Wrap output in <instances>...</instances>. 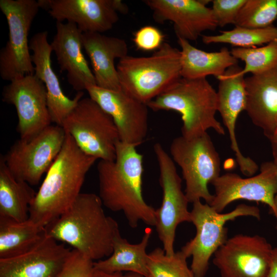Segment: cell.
Here are the masks:
<instances>
[{"mask_svg":"<svg viewBox=\"0 0 277 277\" xmlns=\"http://www.w3.org/2000/svg\"><path fill=\"white\" fill-rule=\"evenodd\" d=\"M136 148L118 141L115 159L98 162V196L108 209L122 212L131 228H136L140 222L155 226L156 209L144 199L143 155Z\"/></svg>","mask_w":277,"mask_h":277,"instance_id":"cell-1","label":"cell"},{"mask_svg":"<svg viewBox=\"0 0 277 277\" xmlns=\"http://www.w3.org/2000/svg\"><path fill=\"white\" fill-rule=\"evenodd\" d=\"M103 206L98 195L81 193L64 213L45 227L47 235L68 244L93 262L108 257L120 230Z\"/></svg>","mask_w":277,"mask_h":277,"instance_id":"cell-2","label":"cell"},{"mask_svg":"<svg viewBox=\"0 0 277 277\" xmlns=\"http://www.w3.org/2000/svg\"><path fill=\"white\" fill-rule=\"evenodd\" d=\"M96 160L83 152L66 133L63 147L30 205L29 219L45 227L64 213L81 193L86 174Z\"/></svg>","mask_w":277,"mask_h":277,"instance_id":"cell-3","label":"cell"},{"mask_svg":"<svg viewBox=\"0 0 277 277\" xmlns=\"http://www.w3.org/2000/svg\"><path fill=\"white\" fill-rule=\"evenodd\" d=\"M153 111L172 110L181 115L182 135L187 138L202 134L213 129L225 134L215 118L217 92L206 78L181 77L167 89L147 104Z\"/></svg>","mask_w":277,"mask_h":277,"instance_id":"cell-4","label":"cell"},{"mask_svg":"<svg viewBox=\"0 0 277 277\" xmlns=\"http://www.w3.org/2000/svg\"><path fill=\"white\" fill-rule=\"evenodd\" d=\"M121 91L147 104L181 76L180 50L164 42L151 55H127L116 66Z\"/></svg>","mask_w":277,"mask_h":277,"instance_id":"cell-5","label":"cell"},{"mask_svg":"<svg viewBox=\"0 0 277 277\" xmlns=\"http://www.w3.org/2000/svg\"><path fill=\"white\" fill-rule=\"evenodd\" d=\"M192 204L191 222L195 227L196 233L181 250L188 258L192 256L190 268L194 276L204 277L210 258L228 240L226 223L243 216H250L259 220L260 211L256 206L241 204L231 211L222 213L209 204L202 203L201 200Z\"/></svg>","mask_w":277,"mask_h":277,"instance_id":"cell-6","label":"cell"},{"mask_svg":"<svg viewBox=\"0 0 277 277\" xmlns=\"http://www.w3.org/2000/svg\"><path fill=\"white\" fill-rule=\"evenodd\" d=\"M170 156L181 168L189 203L203 199L210 205L213 194L208 185L220 174V159L207 132L192 137H175L170 146Z\"/></svg>","mask_w":277,"mask_h":277,"instance_id":"cell-7","label":"cell"},{"mask_svg":"<svg viewBox=\"0 0 277 277\" xmlns=\"http://www.w3.org/2000/svg\"><path fill=\"white\" fill-rule=\"evenodd\" d=\"M62 127L86 154L100 160L115 159L120 141L117 129L112 117L90 97L79 101Z\"/></svg>","mask_w":277,"mask_h":277,"instance_id":"cell-8","label":"cell"},{"mask_svg":"<svg viewBox=\"0 0 277 277\" xmlns=\"http://www.w3.org/2000/svg\"><path fill=\"white\" fill-rule=\"evenodd\" d=\"M0 8L9 29L8 40L0 51V75L10 82L34 73L28 35L40 7L35 0H1Z\"/></svg>","mask_w":277,"mask_h":277,"instance_id":"cell-9","label":"cell"},{"mask_svg":"<svg viewBox=\"0 0 277 277\" xmlns=\"http://www.w3.org/2000/svg\"><path fill=\"white\" fill-rule=\"evenodd\" d=\"M153 150L160 170V184L162 190V200L156 209L155 226L159 239L166 254L174 253V243L176 228L183 222H191L189 202L182 188V179L170 155L159 143Z\"/></svg>","mask_w":277,"mask_h":277,"instance_id":"cell-10","label":"cell"},{"mask_svg":"<svg viewBox=\"0 0 277 277\" xmlns=\"http://www.w3.org/2000/svg\"><path fill=\"white\" fill-rule=\"evenodd\" d=\"M65 137L62 127L50 125L30 139L20 138L2 156L17 179L36 185L60 153Z\"/></svg>","mask_w":277,"mask_h":277,"instance_id":"cell-11","label":"cell"},{"mask_svg":"<svg viewBox=\"0 0 277 277\" xmlns=\"http://www.w3.org/2000/svg\"><path fill=\"white\" fill-rule=\"evenodd\" d=\"M273 248L264 237L236 234L214 253L213 262L222 277H266Z\"/></svg>","mask_w":277,"mask_h":277,"instance_id":"cell-12","label":"cell"},{"mask_svg":"<svg viewBox=\"0 0 277 277\" xmlns=\"http://www.w3.org/2000/svg\"><path fill=\"white\" fill-rule=\"evenodd\" d=\"M3 101L16 109L20 138L30 139L51 125L47 90L34 73L10 81L3 89Z\"/></svg>","mask_w":277,"mask_h":277,"instance_id":"cell-13","label":"cell"},{"mask_svg":"<svg viewBox=\"0 0 277 277\" xmlns=\"http://www.w3.org/2000/svg\"><path fill=\"white\" fill-rule=\"evenodd\" d=\"M211 184L215 193L209 205L217 212L221 213L234 201L246 200L267 205L277 221L274 202L277 182L273 161L262 163L260 172L256 175L243 178L236 173H227L220 175Z\"/></svg>","mask_w":277,"mask_h":277,"instance_id":"cell-14","label":"cell"},{"mask_svg":"<svg viewBox=\"0 0 277 277\" xmlns=\"http://www.w3.org/2000/svg\"><path fill=\"white\" fill-rule=\"evenodd\" d=\"M56 22L72 23L82 33H103L112 28L118 13L126 14L128 7L121 0H38Z\"/></svg>","mask_w":277,"mask_h":277,"instance_id":"cell-15","label":"cell"},{"mask_svg":"<svg viewBox=\"0 0 277 277\" xmlns=\"http://www.w3.org/2000/svg\"><path fill=\"white\" fill-rule=\"evenodd\" d=\"M86 90L113 120L120 140L137 147L145 141L148 131V109L143 103L122 91H115L89 84Z\"/></svg>","mask_w":277,"mask_h":277,"instance_id":"cell-16","label":"cell"},{"mask_svg":"<svg viewBox=\"0 0 277 277\" xmlns=\"http://www.w3.org/2000/svg\"><path fill=\"white\" fill-rule=\"evenodd\" d=\"M211 1L145 0L152 11L154 20L163 24L173 23L177 37L195 41L207 30H214L217 25L211 8L206 6Z\"/></svg>","mask_w":277,"mask_h":277,"instance_id":"cell-17","label":"cell"},{"mask_svg":"<svg viewBox=\"0 0 277 277\" xmlns=\"http://www.w3.org/2000/svg\"><path fill=\"white\" fill-rule=\"evenodd\" d=\"M71 250L48 235L31 250L0 259V277H56Z\"/></svg>","mask_w":277,"mask_h":277,"instance_id":"cell-18","label":"cell"},{"mask_svg":"<svg viewBox=\"0 0 277 277\" xmlns=\"http://www.w3.org/2000/svg\"><path fill=\"white\" fill-rule=\"evenodd\" d=\"M48 36L47 31L34 34L29 42V47L32 52L34 74L43 82L47 90L51 123L62 127L65 119L83 98L84 92H77L72 99L64 94L52 67L51 55L53 51Z\"/></svg>","mask_w":277,"mask_h":277,"instance_id":"cell-19","label":"cell"},{"mask_svg":"<svg viewBox=\"0 0 277 277\" xmlns=\"http://www.w3.org/2000/svg\"><path fill=\"white\" fill-rule=\"evenodd\" d=\"M56 22V33L50 45L61 71L66 72L68 82L73 89L86 90L87 85L96 83L83 53V33L74 23Z\"/></svg>","mask_w":277,"mask_h":277,"instance_id":"cell-20","label":"cell"},{"mask_svg":"<svg viewBox=\"0 0 277 277\" xmlns=\"http://www.w3.org/2000/svg\"><path fill=\"white\" fill-rule=\"evenodd\" d=\"M242 68L238 65L229 68L219 81L217 97V111L226 127L231 142V148L234 152L240 169L248 168L252 162L241 152L235 136V124L239 115L245 110L246 91L244 75L240 74Z\"/></svg>","mask_w":277,"mask_h":277,"instance_id":"cell-21","label":"cell"},{"mask_svg":"<svg viewBox=\"0 0 277 277\" xmlns=\"http://www.w3.org/2000/svg\"><path fill=\"white\" fill-rule=\"evenodd\" d=\"M83 47L89 56L96 85L109 90L121 91L115 60L128 55V45L121 38L98 32L83 33Z\"/></svg>","mask_w":277,"mask_h":277,"instance_id":"cell-22","label":"cell"},{"mask_svg":"<svg viewBox=\"0 0 277 277\" xmlns=\"http://www.w3.org/2000/svg\"><path fill=\"white\" fill-rule=\"evenodd\" d=\"M245 111L268 138L277 125V66L245 78Z\"/></svg>","mask_w":277,"mask_h":277,"instance_id":"cell-23","label":"cell"},{"mask_svg":"<svg viewBox=\"0 0 277 277\" xmlns=\"http://www.w3.org/2000/svg\"><path fill=\"white\" fill-rule=\"evenodd\" d=\"M152 232L151 228L145 229L141 241L136 244L129 243L117 233L113 240L111 254L94 262V268L107 273L128 271L149 277L146 250Z\"/></svg>","mask_w":277,"mask_h":277,"instance_id":"cell-24","label":"cell"},{"mask_svg":"<svg viewBox=\"0 0 277 277\" xmlns=\"http://www.w3.org/2000/svg\"><path fill=\"white\" fill-rule=\"evenodd\" d=\"M177 42L181 47L182 77L200 78L213 75L217 78L229 68L238 65V60L226 47L219 51L207 52L185 39L179 38Z\"/></svg>","mask_w":277,"mask_h":277,"instance_id":"cell-25","label":"cell"},{"mask_svg":"<svg viewBox=\"0 0 277 277\" xmlns=\"http://www.w3.org/2000/svg\"><path fill=\"white\" fill-rule=\"evenodd\" d=\"M47 236L45 227L29 219L17 221L0 216V259L22 254L33 249Z\"/></svg>","mask_w":277,"mask_h":277,"instance_id":"cell-26","label":"cell"},{"mask_svg":"<svg viewBox=\"0 0 277 277\" xmlns=\"http://www.w3.org/2000/svg\"><path fill=\"white\" fill-rule=\"evenodd\" d=\"M36 192L27 182L17 179L0 157V216L17 221L29 218L30 207Z\"/></svg>","mask_w":277,"mask_h":277,"instance_id":"cell-27","label":"cell"},{"mask_svg":"<svg viewBox=\"0 0 277 277\" xmlns=\"http://www.w3.org/2000/svg\"><path fill=\"white\" fill-rule=\"evenodd\" d=\"M216 35H203L205 44L224 43L234 47L249 48L267 44L277 39V27L273 25L265 28L255 29L235 26L230 30L220 31Z\"/></svg>","mask_w":277,"mask_h":277,"instance_id":"cell-28","label":"cell"},{"mask_svg":"<svg viewBox=\"0 0 277 277\" xmlns=\"http://www.w3.org/2000/svg\"><path fill=\"white\" fill-rule=\"evenodd\" d=\"M187 258L182 250L168 255L163 248H155L148 254L149 277H195L188 266Z\"/></svg>","mask_w":277,"mask_h":277,"instance_id":"cell-29","label":"cell"},{"mask_svg":"<svg viewBox=\"0 0 277 277\" xmlns=\"http://www.w3.org/2000/svg\"><path fill=\"white\" fill-rule=\"evenodd\" d=\"M238 60L245 63L240 74H259L277 66V39L261 47L249 48L233 47L230 51Z\"/></svg>","mask_w":277,"mask_h":277,"instance_id":"cell-30","label":"cell"},{"mask_svg":"<svg viewBox=\"0 0 277 277\" xmlns=\"http://www.w3.org/2000/svg\"><path fill=\"white\" fill-rule=\"evenodd\" d=\"M277 18V0H246L238 15L235 26L265 28Z\"/></svg>","mask_w":277,"mask_h":277,"instance_id":"cell-31","label":"cell"},{"mask_svg":"<svg viewBox=\"0 0 277 277\" xmlns=\"http://www.w3.org/2000/svg\"><path fill=\"white\" fill-rule=\"evenodd\" d=\"M94 262L73 249L56 277H92Z\"/></svg>","mask_w":277,"mask_h":277,"instance_id":"cell-32","label":"cell"},{"mask_svg":"<svg viewBox=\"0 0 277 277\" xmlns=\"http://www.w3.org/2000/svg\"><path fill=\"white\" fill-rule=\"evenodd\" d=\"M246 0H213L211 8L217 27L235 25L238 15Z\"/></svg>","mask_w":277,"mask_h":277,"instance_id":"cell-33","label":"cell"},{"mask_svg":"<svg viewBox=\"0 0 277 277\" xmlns=\"http://www.w3.org/2000/svg\"><path fill=\"white\" fill-rule=\"evenodd\" d=\"M165 35L157 28L147 25L142 27L133 34L132 41L138 50L143 51H156L164 42Z\"/></svg>","mask_w":277,"mask_h":277,"instance_id":"cell-34","label":"cell"},{"mask_svg":"<svg viewBox=\"0 0 277 277\" xmlns=\"http://www.w3.org/2000/svg\"><path fill=\"white\" fill-rule=\"evenodd\" d=\"M92 277H145L135 273L123 274V272L107 273L94 269Z\"/></svg>","mask_w":277,"mask_h":277,"instance_id":"cell-35","label":"cell"},{"mask_svg":"<svg viewBox=\"0 0 277 277\" xmlns=\"http://www.w3.org/2000/svg\"><path fill=\"white\" fill-rule=\"evenodd\" d=\"M266 277H277V247L273 248L271 264Z\"/></svg>","mask_w":277,"mask_h":277,"instance_id":"cell-36","label":"cell"},{"mask_svg":"<svg viewBox=\"0 0 277 277\" xmlns=\"http://www.w3.org/2000/svg\"><path fill=\"white\" fill-rule=\"evenodd\" d=\"M270 141L274 160H277V125L268 137Z\"/></svg>","mask_w":277,"mask_h":277,"instance_id":"cell-37","label":"cell"},{"mask_svg":"<svg viewBox=\"0 0 277 277\" xmlns=\"http://www.w3.org/2000/svg\"><path fill=\"white\" fill-rule=\"evenodd\" d=\"M273 164L274 166L275 175H276V182H277V160H273ZM274 202H275V206L277 207V192L275 196Z\"/></svg>","mask_w":277,"mask_h":277,"instance_id":"cell-38","label":"cell"}]
</instances>
